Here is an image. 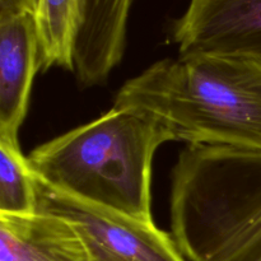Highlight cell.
Wrapping results in <instances>:
<instances>
[{"instance_id":"1","label":"cell","mask_w":261,"mask_h":261,"mask_svg":"<svg viewBox=\"0 0 261 261\" xmlns=\"http://www.w3.org/2000/svg\"><path fill=\"white\" fill-rule=\"evenodd\" d=\"M112 107L150 117L188 145L261 150V59H163L129 79Z\"/></svg>"},{"instance_id":"2","label":"cell","mask_w":261,"mask_h":261,"mask_svg":"<svg viewBox=\"0 0 261 261\" xmlns=\"http://www.w3.org/2000/svg\"><path fill=\"white\" fill-rule=\"evenodd\" d=\"M150 117L112 107L88 124L31 152V170L47 185L79 200L154 223L152 165L155 150L172 142Z\"/></svg>"},{"instance_id":"3","label":"cell","mask_w":261,"mask_h":261,"mask_svg":"<svg viewBox=\"0 0 261 261\" xmlns=\"http://www.w3.org/2000/svg\"><path fill=\"white\" fill-rule=\"evenodd\" d=\"M171 236L190 261H261V150L186 145L171 173Z\"/></svg>"},{"instance_id":"4","label":"cell","mask_w":261,"mask_h":261,"mask_svg":"<svg viewBox=\"0 0 261 261\" xmlns=\"http://www.w3.org/2000/svg\"><path fill=\"white\" fill-rule=\"evenodd\" d=\"M33 177L37 212L63 217L73 224L89 261H186L173 237L154 223L79 200L51 188L35 173Z\"/></svg>"},{"instance_id":"5","label":"cell","mask_w":261,"mask_h":261,"mask_svg":"<svg viewBox=\"0 0 261 261\" xmlns=\"http://www.w3.org/2000/svg\"><path fill=\"white\" fill-rule=\"evenodd\" d=\"M171 36L180 55L261 59V0H190Z\"/></svg>"},{"instance_id":"6","label":"cell","mask_w":261,"mask_h":261,"mask_svg":"<svg viewBox=\"0 0 261 261\" xmlns=\"http://www.w3.org/2000/svg\"><path fill=\"white\" fill-rule=\"evenodd\" d=\"M37 70L40 45L35 15L0 17V140L19 144Z\"/></svg>"},{"instance_id":"7","label":"cell","mask_w":261,"mask_h":261,"mask_svg":"<svg viewBox=\"0 0 261 261\" xmlns=\"http://www.w3.org/2000/svg\"><path fill=\"white\" fill-rule=\"evenodd\" d=\"M133 0H82L73 73L84 88L106 83L121 61Z\"/></svg>"},{"instance_id":"8","label":"cell","mask_w":261,"mask_h":261,"mask_svg":"<svg viewBox=\"0 0 261 261\" xmlns=\"http://www.w3.org/2000/svg\"><path fill=\"white\" fill-rule=\"evenodd\" d=\"M0 261H89L83 239L63 217L0 214Z\"/></svg>"},{"instance_id":"9","label":"cell","mask_w":261,"mask_h":261,"mask_svg":"<svg viewBox=\"0 0 261 261\" xmlns=\"http://www.w3.org/2000/svg\"><path fill=\"white\" fill-rule=\"evenodd\" d=\"M81 13L82 0H40L35 15L40 45V70L60 66L73 71Z\"/></svg>"},{"instance_id":"10","label":"cell","mask_w":261,"mask_h":261,"mask_svg":"<svg viewBox=\"0 0 261 261\" xmlns=\"http://www.w3.org/2000/svg\"><path fill=\"white\" fill-rule=\"evenodd\" d=\"M37 212L35 177L28 158L15 143L0 140V214Z\"/></svg>"},{"instance_id":"11","label":"cell","mask_w":261,"mask_h":261,"mask_svg":"<svg viewBox=\"0 0 261 261\" xmlns=\"http://www.w3.org/2000/svg\"><path fill=\"white\" fill-rule=\"evenodd\" d=\"M40 0H0V17L31 13L36 15Z\"/></svg>"}]
</instances>
